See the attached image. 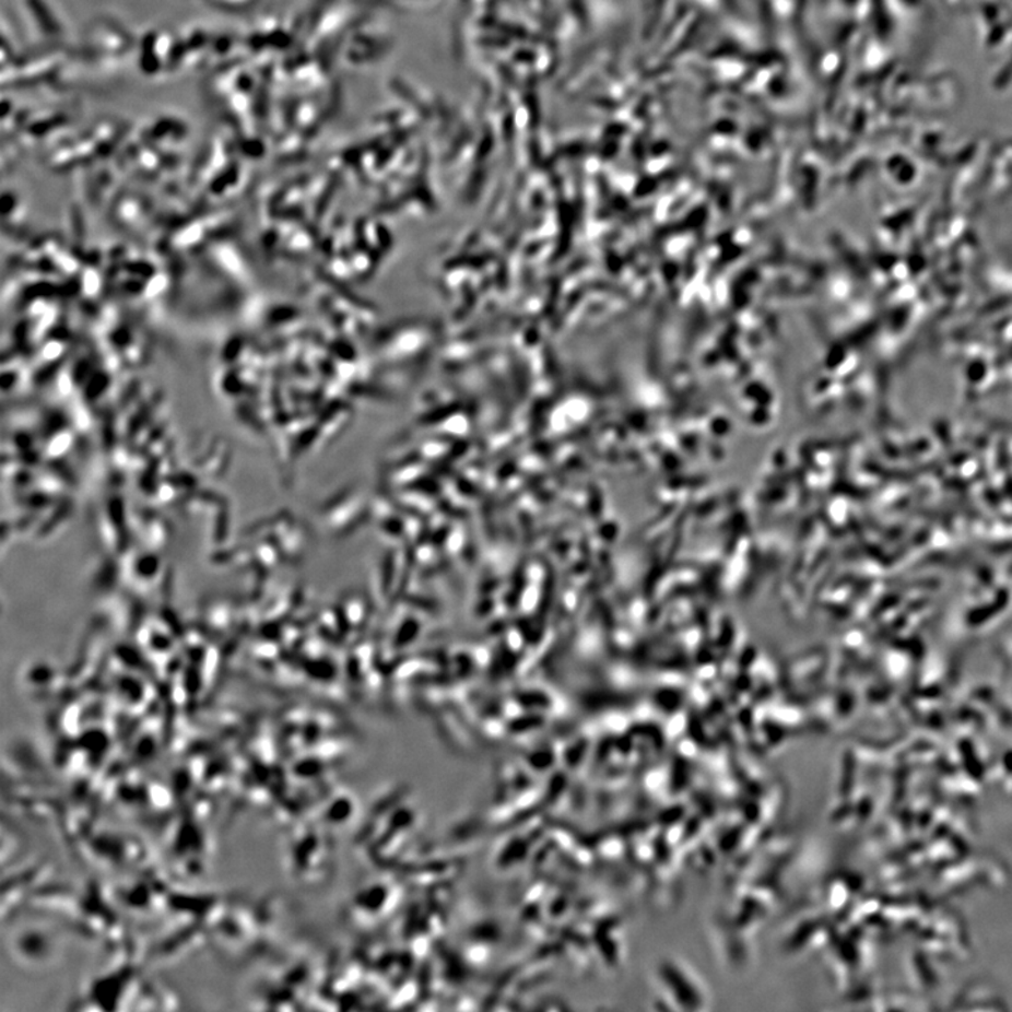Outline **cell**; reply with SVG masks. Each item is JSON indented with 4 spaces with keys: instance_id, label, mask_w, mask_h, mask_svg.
Instances as JSON below:
<instances>
[{
    "instance_id": "1",
    "label": "cell",
    "mask_w": 1012,
    "mask_h": 1012,
    "mask_svg": "<svg viewBox=\"0 0 1012 1012\" xmlns=\"http://www.w3.org/2000/svg\"><path fill=\"white\" fill-rule=\"evenodd\" d=\"M132 44H136L134 38L115 21L99 19L87 31L86 48L90 58L93 57V60L102 61L106 66H115L125 60L134 47Z\"/></svg>"
},
{
    "instance_id": "2",
    "label": "cell",
    "mask_w": 1012,
    "mask_h": 1012,
    "mask_svg": "<svg viewBox=\"0 0 1012 1012\" xmlns=\"http://www.w3.org/2000/svg\"><path fill=\"white\" fill-rule=\"evenodd\" d=\"M34 31L50 46H62L68 28L48 0H24Z\"/></svg>"
}]
</instances>
